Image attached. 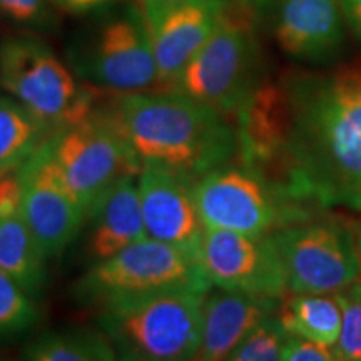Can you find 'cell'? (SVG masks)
I'll use <instances>...</instances> for the list:
<instances>
[{
  "instance_id": "1",
  "label": "cell",
  "mask_w": 361,
  "mask_h": 361,
  "mask_svg": "<svg viewBox=\"0 0 361 361\" xmlns=\"http://www.w3.org/2000/svg\"><path fill=\"white\" fill-rule=\"evenodd\" d=\"M281 85V147L269 178L306 204L361 211V66Z\"/></svg>"
},
{
  "instance_id": "2",
  "label": "cell",
  "mask_w": 361,
  "mask_h": 361,
  "mask_svg": "<svg viewBox=\"0 0 361 361\" xmlns=\"http://www.w3.org/2000/svg\"><path fill=\"white\" fill-rule=\"evenodd\" d=\"M101 107L141 166H157L196 183L238 157L231 117L176 90L111 94Z\"/></svg>"
},
{
  "instance_id": "3",
  "label": "cell",
  "mask_w": 361,
  "mask_h": 361,
  "mask_svg": "<svg viewBox=\"0 0 361 361\" xmlns=\"http://www.w3.org/2000/svg\"><path fill=\"white\" fill-rule=\"evenodd\" d=\"M209 288L188 286L97 310L117 358L129 361L196 360L202 336V305Z\"/></svg>"
},
{
  "instance_id": "4",
  "label": "cell",
  "mask_w": 361,
  "mask_h": 361,
  "mask_svg": "<svg viewBox=\"0 0 361 361\" xmlns=\"http://www.w3.org/2000/svg\"><path fill=\"white\" fill-rule=\"evenodd\" d=\"M67 64L102 92H146L159 87L156 57L142 8L130 0L92 13L67 47Z\"/></svg>"
},
{
  "instance_id": "5",
  "label": "cell",
  "mask_w": 361,
  "mask_h": 361,
  "mask_svg": "<svg viewBox=\"0 0 361 361\" xmlns=\"http://www.w3.org/2000/svg\"><path fill=\"white\" fill-rule=\"evenodd\" d=\"M259 13L231 0L219 25L184 67L173 89L236 119L263 79Z\"/></svg>"
},
{
  "instance_id": "6",
  "label": "cell",
  "mask_w": 361,
  "mask_h": 361,
  "mask_svg": "<svg viewBox=\"0 0 361 361\" xmlns=\"http://www.w3.org/2000/svg\"><path fill=\"white\" fill-rule=\"evenodd\" d=\"M0 89L52 133L92 114L104 96L82 82L37 32L25 30L0 39Z\"/></svg>"
},
{
  "instance_id": "7",
  "label": "cell",
  "mask_w": 361,
  "mask_h": 361,
  "mask_svg": "<svg viewBox=\"0 0 361 361\" xmlns=\"http://www.w3.org/2000/svg\"><path fill=\"white\" fill-rule=\"evenodd\" d=\"M201 223L209 229L266 236L313 218L311 204L298 201L255 166L236 159L192 184Z\"/></svg>"
},
{
  "instance_id": "8",
  "label": "cell",
  "mask_w": 361,
  "mask_h": 361,
  "mask_svg": "<svg viewBox=\"0 0 361 361\" xmlns=\"http://www.w3.org/2000/svg\"><path fill=\"white\" fill-rule=\"evenodd\" d=\"M188 286L211 288L200 263L147 236L111 258L89 264L72 286V296L80 305L101 310Z\"/></svg>"
},
{
  "instance_id": "9",
  "label": "cell",
  "mask_w": 361,
  "mask_h": 361,
  "mask_svg": "<svg viewBox=\"0 0 361 361\" xmlns=\"http://www.w3.org/2000/svg\"><path fill=\"white\" fill-rule=\"evenodd\" d=\"M45 146L87 214L104 192L121 179L139 176L142 168L101 102L85 119L54 133Z\"/></svg>"
},
{
  "instance_id": "10",
  "label": "cell",
  "mask_w": 361,
  "mask_h": 361,
  "mask_svg": "<svg viewBox=\"0 0 361 361\" xmlns=\"http://www.w3.org/2000/svg\"><path fill=\"white\" fill-rule=\"evenodd\" d=\"M271 236L290 293H338L361 278L356 236L340 221L311 218Z\"/></svg>"
},
{
  "instance_id": "11",
  "label": "cell",
  "mask_w": 361,
  "mask_h": 361,
  "mask_svg": "<svg viewBox=\"0 0 361 361\" xmlns=\"http://www.w3.org/2000/svg\"><path fill=\"white\" fill-rule=\"evenodd\" d=\"M200 266L209 286L281 301L290 295L273 236L204 228Z\"/></svg>"
},
{
  "instance_id": "12",
  "label": "cell",
  "mask_w": 361,
  "mask_h": 361,
  "mask_svg": "<svg viewBox=\"0 0 361 361\" xmlns=\"http://www.w3.org/2000/svg\"><path fill=\"white\" fill-rule=\"evenodd\" d=\"M20 214L47 259L57 258L82 233L87 211L62 179L45 142L20 168Z\"/></svg>"
},
{
  "instance_id": "13",
  "label": "cell",
  "mask_w": 361,
  "mask_h": 361,
  "mask_svg": "<svg viewBox=\"0 0 361 361\" xmlns=\"http://www.w3.org/2000/svg\"><path fill=\"white\" fill-rule=\"evenodd\" d=\"M229 4L231 0H179L139 6L146 17L156 57L157 89L174 87L184 67L219 25Z\"/></svg>"
},
{
  "instance_id": "14",
  "label": "cell",
  "mask_w": 361,
  "mask_h": 361,
  "mask_svg": "<svg viewBox=\"0 0 361 361\" xmlns=\"http://www.w3.org/2000/svg\"><path fill=\"white\" fill-rule=\"evenodd\" d=\"M269 29L288 57L328 66L345 51L346 22L340 0H268Z\"/></svg>"
},
{
  "instance_id": "15",
  "label": "cell",
  "mask_w": 361,
  "mask_h": 361,
  "mask_svg": "<svg viewBox=\"0 0 361 361\" xmlns=\"http://www.w3.org/2000/svg\"><path fill=\"white\" fill-rule=\"evenodd\" d=\"M192 184L157 166H142L137 176L147 236L197 261L204 226L197 213Z\"/></svg>"
},
{
  "instance_id": "16",
  "label": "cell",
  "mask_w": 361,
  "mask_h": 361,
  "mask_svg": "<svg viewBox=\"0 0 361 361\" xmlns=\"http://www.w3.org/2000/svg\"><path fill=\"white\" fill-rule=\"evenodd\" d=\"M281 301L211 286L202 305V336L197 361L229 360L252 328L274 314Z\"/></svg>"
},
{
  "instance_id": "17",
  "label": "cell",
  "mask_w": 361,
  "mask_h": 361,
  "mask_svg": "<svg viewBox=\"0 0 361 361\" xmlns=\"http://www.w3.org/2000/svg\"><path fill=\"white\" fill-rule=\"evenodd\" d=\"M85 255L89 264L111 258L147 238L137 176L121 179L99 197L85 223Z\"/></svg>"
},
{
  "instance_id": "18",
  "label": "cell",
  "mask_w": 361,
  "mask_h": 361,
  "mask_svg": "<svg viewBox=\"0 0 361 361\" xmlns=\"http://www.w3.org/2000/svg\"><path fill=\"white\" fill-rule=\"evenodd\" d=\"M47 256L22 218L20 211L0 221V271L39 296L47 283Z\"/></svg>"
},
{
  "instance_id": "19",
  "label": "cell",
  "mask_w": 361,
  "mask_h": 361,
  "mask_svg": "<svg viewBox=\"0 0 361 361\" xmlns=\"http://www.w3.org/2000/svg\"><path fill=\"white\" fill-rule=\"evenodd\" d=\"M276 316L290 335L335 346L341 331V305L336 293H290Z\"/></svg>"
},
{
  "instance_id": "20",
  "label": "cell",
  "mask_w": 361,
  "mask_h": 361,
  "mask_svg": "<svg viewBox=\"0 0 361 361\" xmlns=\"http://www.w3.org/2000/svg\"><path fill=\"white\" fill-rule=\"evenodd\" d=\"M54 133L11 96H0V173L20 169Z\"/></svg>"
},
{
  "instance_id": "21",
  "label": "cell",
  "mask_w": 361,
  "mask_h": 361,
  "mask_svg": "<svg viewBox=\"0 0 361 361\" xmlns=\"http://www.w3.org/2000/svg\"><path fill=\"white\" fill-rule=\"evenodd\" d=\"M29 361H114L117 351L102 329H62L45 331L20 351Z\"/></svg>"
},
{
  "instance_id": "22",
  "label": "cell",
  "mask_w": 361,
  "mask_h": 361,
  "mask_svg": "<svg viewBox=\"0 0 361 361\" xmlns=\"http://www.w3.org/2000/svg\"><path fill=\"white\" fill-rule=\"evenodd\" d=\"M35 298L0 271V340L24 335L39 322Z\"/></svg>"
},
{
  "instance_id": "23",
  "label": "cell",
  "mask_w": 361,
  "mask_h": 361,
  "mask_svg": "<svg viewBox=\"0 0 361 361\" xmlns=\"http://www.w3.org/2000/svg\"><path fill=\"white\" fill-rule=\"evenodd\" d=\"M288 338L290 333L274 313L247 333L228 361H278L281 360Z\"/></svg>"
},
{
  "instance_id": "24",
  "label": "cell",
  "mask_w": 361,
  "mask_h": 361,
  "mask_svg": "<svg viewBox=\"0 0 361 361\" xmlns=\"http://www.w3.org/2000/svg\"><path fill=\"white\" fill-rule=\"evenodd\" d=\"M0 24L25 32H51L59 24L52 0H0Z\"/></svg>"
},
{
  "instance_id": "25",
  "label": "cell",
  "mask_w": 361,
  "mask_h": 361,
  "mask_svg": "<svg viewBox=\"0 0 361 361\" xmlns=\"http://www.w3.org/2000/svg\"><path fill=\"white\" fill-rule=\"evenodd\" d=\"M341 331L335 345L340 361H361V278L338 291Z\"/></svg>"
},
{
  "instance_id": "26",
  "label": "cell",
  "mask_w": 361,
  "mask_h": 361,
  "mask_svg": "<svg viewBox=\"0 0 361 361\" xmlns=\"http://www.w3.org/2000/svg\"><path fill=\"white\" fill-rule=\"evenodd\" d=\"M281 361H338V353L331 345L290 335L283 348Z\"/></svg>"
},
{
  "instance_id": "27",
  "label": "cell",
  "mask_w": 361,
  "mask_h": 361,
  "mask_svg": "<svg viewBox=\"0 0 361 361\" xmlns=\"http://www.w3.org/2000/svg\"><path fill=\"white\" fill-rule=\"evenodd\" d=\"M22 176L20 169L0 173V221L11 218L20 211Z\"/></svg>"
},
{
  "instance_id": "28",
  "label": "cell",
  "mask_w": 361,
  "mask_h": 361,
  "mask_svg": "<svg viewBox=\"0 0 361 361\" xmlns=\"http://www.w3.org/2000/svg\"><path fill=\"white\" fill-rule=\"evenodd\" d=\"M59 12L67 16H92L102 8L112 6L116 0H52Z\"/></svg>"
},
{
  "instance_id": "29",
  "label": "cell",
  "mask_w": 361,
  "mask_h": 361,
  "mask_svg": "<svg viewBox=\"0 0 361 361\" xmlns=\"http://www.w3.org/2000/svg\"><path fill=\"white\" fill-rule=\"evenodd\" d=\"M340 7L346 27L351 30L356 40L361 42V0H340Z\"/></svg>"
},
{
  "instance_id": "30",
  "label": "cell",
  "mask_w": 361,
  "mask_h": 361,
  "mask_svg": "<svg viewBox=\"0 0 361 361\" xmlns=\"http://www.w3.org/2000/svg\"><path fill=\"white\" fill-rule=\"evenodd\" d=\"M238 2L247 8H251V11H255L256 13H261L264 11V6L268 0H238Z\"/></svg>"
},
{
  "instance_id": "31",
  "label": "cell",
  "mask_w": 361,
  "mask_h": 361,
  "mask_svg": "<svg viewBox=\"0 0 361 361\" xmlns=\"http://www.w3.org/2000/svg\"><path fill=\"white\" fill-rule=\"evenodd\" d=\"M137 6H152V4H169V2H179V0H133Z\"/></svg>"
},
{
  "instance_id": "32",
  "label": "cell",
  "mask_w": 361,
  "mask_h": 361,
  "mask_svg": "<svg viewBox=\"0 0 361 361\" xmlns=\"http://www.w3.org/2000/svg\"><path fill=\"white\" fill-rule=\"evenodd\" d=\"M356 246H358V251H360V255H361V224H360V228H358V231H356Z\"/></svg>"
}]
</instances>
